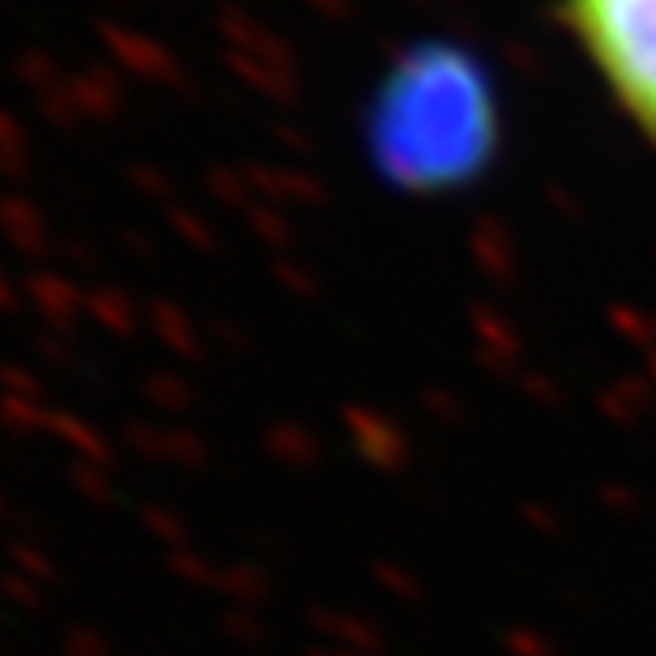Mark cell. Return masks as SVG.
<instances>
[{"label":"cell","instance_id":"6da1fadb","mask_svg":"<svg viewBox=\"0 0 656 656\" xmlns=\"http://www.w3.org/2000/svg\"><path fill=\"white\" fill-rule=\"evenodd\" d=\"M482 90L457 69H418L406 73L383 103L388 163L431 175L439 166H461L465 150L482 133Z\"/></svg>","mask_w":656,"mask_h":656},{"label":"cell","instance_id":"7a4b0ae2","mask_svg":"<svg viewBox=\"0 0 656 656\" xmlns=\"http://www.w3.org/2000/svg\"><path fill=\"white\" fill-rule=\"evenodd\" d=\"M563 13L618 107L656 145V0H563Z\"/></svg>","mask_w":656,"mask_h":656}]
</instances>
